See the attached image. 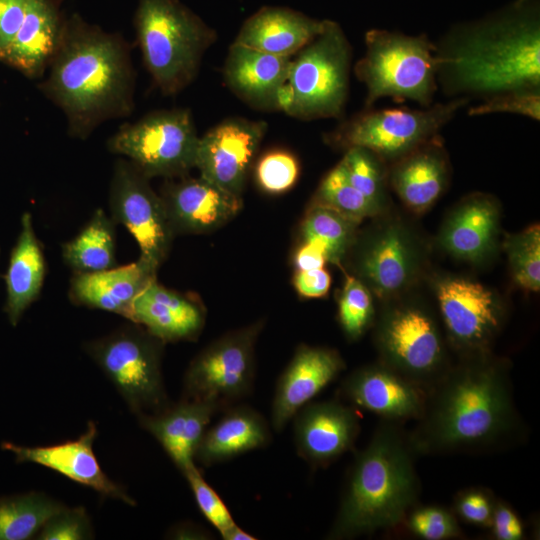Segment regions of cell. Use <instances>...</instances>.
Listing matches in <instances>:
<instances>
[{"label": "cell", "mask_w": 540, "mask_h": 540, "mask_svg": "<svg viewBox=\"0 0 540 540\" xmlns=\"http://www.w3.org/2000/svg\"><path fill=\"white\" fill-rule=\"evenodd\" d=\"M39 87L65 114L68 133L85 140L104 121L134 109L135 72L128 43L73 14Z\"/></svg>", "instance_id": "cell-3"}, {"label": "cell", "mask_w": 540, "mask_h": 540, "mask_svg": "<svg viewBox=\"0 0 540 540\" xmlns=\"http://www.w3.org/2000/svg\"><path fill=\"white\" fill-rule=\"evenodd\" d=\"M408 433L416 456L488 451L521 432L509 365L488 352L462 356L428 388Z\"/></svg>", "instance_id": "cell-2"}, {"label": "cell", "mask_w": 540, "mask_h": 540, "mask_svg": "<svg viewBox=\"0 0 540 540\" xmlns=\"http://www.w3.org/2000/svg\"><path fill=\"white\" fill-rule=\"evenodd\" d=\"M63 22L52 0H30L23 23L0 61L28 78L41 77L58 48Z\"/></svg>", "instance_id": "cell-26"}, {"label": "cell", "mask_w": 540, "mask_h": 540, "mask_svg": "<svg viewBox=\"0 0 540 540\" xmlns=\"http://www.w3.org/2000/svg\"><path fill=\"white\" fill-rule=\"evenodd\" d=\"M415 458L400 423L382 420L355 454L327 539H353L402 525L420 495Z\"/></svg>", "instance_id": "cell-4"}, {"label": "cell", "mask_w": 540, "mask_h": 540, "mask_svg": "<svg viewBox=\"0 0 540 540\" xmlns=\"http://www.w3.org/2000/svg\"><path fill=\"white\" fill-rule=\"evenodd\" d=\"M293 282L295 289L302 297L319 298L328 292L331 277L324 268L297 270Z\"/></svg>", "instance_id": "cell-47"}, {"label": "cell", "mask_w": 540, "mask_h": 540, "mask_svg": "<svg viewBox=\"0 0 540 540\" xmlns=\"http://www.w3.org/2000/svg\"><path fill=\"white\" fill-rule=\"evenodd\" d=\"M65 506L38 491L0 497V540L35 538L46 521Z\"/></svg>", "instance_id": "cell-33"}, {"label": "cell", "mask_w": 540, "mask_h": 540, "mask_svg": "<svg viewBox=\"0 0 540 540\" xmlns=\"http://www.w3.org/2000/svg\"><path fill=\"white\" fill-rule=\"evenodd\" d=\"M340 395L382 420L401 423L422 416L427 389L380 361L349 374L341 383Z\"/></svg>", "instance_id": "cell-16"}, {"label": "cell", "mask_w": 540, "mask_h": 540, "mask_svg": "<svg viewBox=\"0 0 540 540\" xmlns=\"http://www.w3.org/2000/svg\"><path fill=\"white\" fill-rule=\"evenodd\" d=\"M268 125L231 117L199 137L195 168L199 176L241 197Z\"/></svg>", "instance_id": "cell-14"}, {"label": "cell", "mask_w": 540, "mask_h": 540, "mask_svg": "<svg viewBox=\"0 0 540 540\" xmlns=\"http://www.w3.org/2000/svg\"><path fill=\"white\" fill-rule=\"evenodd\" d=\"M166 180L159 195L175 235L212 232L232 220L242 208L241 197L201 176Z\"/></svg>", "instance_id": "cell-18"}, {"label": "cell", "mask_w": 540, "mask_h": 540, "mask_svg": "<svg viewBox=\"0 0 540 540\" xmlns=\"http://www.w3.org/2000/svg\"><path fill=\"white\" fill-rule=\"evenodd\" d=\"M490 528L498 540H521L524 526L517 513L502 500H496Z\"/></svg>", "instance_id": "cell-46"}, {"label": "cell", "mask_w": 540, "mask_h": 540, "mask_svg": "<svg viewBox=\"0 0 540 540\" xmlns=\"http://www.w3.org/2000/svg\"><path fill=\"white\" fill-rule=\"evenodd\" d=\"M495 502L488 489H464L455 496L454 514L469 524L490 528Z\"/></svg>", "instance_id": "cell-44"}, {"label": "cell", "mask_w": 540, "mask_h": 540, "mask_svg": "<svg viewBox=\"0 0 540 540\" xmlns=\"http://www.w3.org/2000/svg\"><path fill=\"white\" fill-rule=\"evenodd\" d=\"M436 295L448 338L461 355L488 352L502 322L493 293L478 282L447 278L438 283Z\"/></svg>", "instance_id": "cell-15"}, {"label": "cell", "mask_w": 540, "mask_h": 540, "mask_svg": "<svg viewBox=\"0 0 540 540\" xmlns=\"http://www.w3.org/2000/svg\"><path fill=\"white\" fill-rule=\"evenodd\" d=\"M352 56L342 27L327 19L323 31L292 57L279 93L278 110L307 121L341 118L348 98Z\"/></svg>", "instance_id": "cell-6"}, {"label": "cell", "mask_w": 540, "mask_h": 540, "mask_svg": "<svg viewBox=\"0 0 540 540\" xmlns=\"http://www.w3.org/2000/svg\"><path fill=\"white\" fill-rule=\"evenodd\" d=\"M143 62L164 95L196 78L216 31L178 0H139L134 18Z\"/></svg>", "instance_id": "cell-5"}, {"label": "cell", "mask_w": 540, "mask_h": 540, "mask_svg": "<svg viewBox=\"0 0 540 540\" xmlns=\"http://www.w3.org/2000/svg\"><path fill=\"white\" fill-rule=\"evenodd\" d=\"M393 163L389 181L413 211L429 208L447 185L448 162L439 134Z\"/></svg>", "instance_id": "cell-27"}, {"label": "cell", "mask_w": 540, "mask_h": 540, "mask_svg": "<svg viewBox=\"0 0 540 540\" xmlns=\"http://www.w3.org/2000/svg\"><path fill=\"white\" fill-rule=\"evenodd\" d=\"M30 0H0V60L19 31Z\"/></svg>", "instance_id": "cell-45"}, {"label": "cell", "mask_w": 540, "mask_h": 540, "mask_svg": "<svg viewBox=\"0 0 540 540\" xmlns=\"http://www.w3.org/2000/svg\"><path fill=\"white\" fill-rule=\"evenodd\" d=\"M326 20L288 7L265 6L245 20L234 42L268 54L293 57L323 31Z\"/></svg>", "instance_id": "cell-25"}, {"label": "cell", "mask_w": 540, "mask_h": 540, "mask_svg": "<svg viewBox=\"0 0 540 540\" xmlns=\"http://www.w3.org/2000/svg\"><path fill=\"white\" fill-rule=\"evenodd\" d=\"M365 53L354 65L365 86L364 109L384 97L410 100L422 108L433 104L438 91L435 43L426 34L370 29Z\"/></svg>", "instance_id": "cell-7"}, {"label": "cell", "mask_w": 540, "mask_h": 540, "mask_svg": "<svg viewBox=\"0 0 540 540\" xmlns=\"http://www.w3.org/2000/svg\"><path fill=\"white\" fill-rule=\"evenodd\" d=\"M299 173L297 158L285 150L265 153L255 167L257 184L269 194H281L290 190L297 182Z\"/></svg>", "instance_id": "cell-39"}, {"label": "cell", "mask_w": 540, "mask_h": 540, "mask_svg": "<svg viewBox=\"0 0 540 540\" xmlns=\"http://www.w3.org/2000/svg\"><path fill=\"white\" fill-rule=\"evenodd\" d=\"M45 274V257L34 231L32 215L25 212L21 217L20 233L11 250L5 275L4 312L12 326L19 323L24 312L38 299Z\"/></svg>", "instance_id": "cell-29"}, {"label": "cell", "mask_w": 540, "mask_h": 540, "mask_svg": "<svg viewBox=\"0 0 540 540\" xmlns=\"http://www.w3.org/2000/svg\"><path fill=\"white\" fill-rule=\"evenodd\" d=\"M149 181L129 160L117 159L108 202L112 220L123 225L136 240L139 258L158 270L176 235L164 203Z\"/></svg>", "instance_id": "cell-13"}, {"label": "cell", "mask_w": 540, "mask_h": 540, "mask_svg": "<svg viewBox=\"0 0 540 540\" xmlns=\"http://www.w3.org/2000/svg\"><path fill=\"white\" fill-rule=\"evenodd\" d=\"M158 270L138 258L107 270L74 272L68 296L78 306L99 309L127 318L135 298L154 280Z\"/></svg>", "instance_id": "cell-23"}, {"label": "cell", "mask_w": 540, "mask_h": 540, "mask_svg": "<svg viewBox=\"0 0 540 540\" xmlns=\"http://www.w3.org/2000/svg\"><path fill=\"white\" fill-rule=\"evenodd\" d=\"M292 57L268 54L233 42L223 67L228 88L253 108L278 110Z\"/></svg>", "instance_id": "cell-22"}, {"label": "cell", "mask_w": 540, "mask_h": 540, "mask_svg": "<svg viewBox=\"0 0 540 540\" xmlns=\"http://www.w3.org/2000/svg\"><path fill=\"white\" fill-rule=\"evenodd\" d=\"M350 183L371 202L380 206L385 194L384 160L362 147H350L339 162Z\"/></svg>", "instance_id": "cell-36"}, {"label": "cell", "mask_w": 540, "mask_h": 540, "mask_svg": "<svg viewBox=\"0 0 540 540\" xmlns=\"http://www.w3.org/2000/svg\"><path fill=\"white\" fill-rule=\"evenodd\" d=\"M198 141L190 110L177 108L153 111L123 124L109 138L107 148L149 179H174L195 168Z\"/></svg>", "instance_id": "cell-10"}, {"label": "cell", "mask_w": 540, "mask_h": 540, "mask_svg": "<svg viewBox=\"0 0 540 540\" xmlns=\"http://www.w3.org/2000/svg\"><path fill=\"white\" fill-rule=\"evenodd\" d=\"M217 412L219 409L210 403L181 398L157 413L137 419L184 474L195 465L196 449Z\"/></svg>", "instance_id": "cell-24"}, {"label": "cell", "mask_w": 540, "mask_h": 540, "mask_svg": "<svg viewBox=\"0 0 540 540\" xmlns=\"http://www.w3.org/2000/svg\"><path fill=\"white\" fill-rule=\"evenodd\" d=\"M94 538L92 522L82 506L67 507L52 515L40 529L37 540H87Z\"/></svg>", "instance_id": "cell-42"}, {"label": "cell", "mask_w": 540, "mask_h": 540, "mask_svg": "<svg viewBox=\"0 0 540 540\" xmlns=\"http://www.w3.org/2000/svg\"><path fill=\"white\" fill-rule=\"evenodd\" d=\"M293 418L296 451L314 467H325L354 448L360 433L357 412L339 400L309 402Z\"/></svg>", "instance_id": "cell-19"}, {"label": "cell", "mask_w": 540, "mask_h": 540, "mask_svg": "<svg viewBox=\"0 0 540 540\" xmlns=\"http://www.w3.org/2000/svg\"><path fill=\"white\" fill-rule=\"evenodd\" d=\"M512 273L517 284L529 291L540 289V228L532 225L506 242Z\"/></svg>", "instance_id": "cell-37"}, {"label": "cell", "mask_w": 540, "mask_h": 540, "mask_svg": "<svg viewBox=\"0 0 540 540\" xmlns=\"http://www.w3.org/2000/svg\"><path fill=\"white\" fill-rule=\"evenodd\" d=\"M220 536L224 540H256L257 539V537L243 530L236 523L230 528H228L226 531H224L222 534H220Z\"/></svg>", "instance_id": "cell-50"}, {"label": "cell", "mask_w": 540, "mask_h": 540, "mask_svg": "<svg viewBox=\"0 0 540 540\" xmlns=\"http://www.w3.org/2000/svg\"><path fill=\"white\" fill-rule=\"evenodd\" d=\"M344 368L345 363L337 351L300 345L276 383L271 405L273 430L281 432Z\"/></svg>", "instance_id": "cell-20"}, {"label": "cell", "mask_w": 540, "mask_h": 540, "mask_svg": "<svg viewBox=\"0 0 540 540\" xmlns=\"http://www.w3.org/2000/svg\"><path fill=\"white\" fill-rule=\"evenodd\" d=\"M115 222L98 208L81 231L61 247L64 262L77 273H91L115 267Z\"/></svg>", "instance_id": "cell-32"}, {"label": "cell", "mask_w": 540, "mask_h": 540, "mask_svg": "<svg viewBox=\"0 0 540 540\" xmlns=\"http://www.w3.org/2000/svg\"><path fill=\"white\" fill-rule=\"evenodd\" d=\"M414 266L412 249L404 233L388 227L374 235L357 259L359 277L380 296L392 294L409 281Z\"/></svg>", "instance_id": "cell-30"}, {"label": "cell", "mask_w": 540, "mask_h": 540, "mask_svg": "<svg viewBox=\"0 0 540 540\" xmlns=\"http://www.w3.org/2000/svg\"><path fill=\"white\" fill-rule=\"evenodd\" d=\"M435 47L438 90L451 99L540 92V0L457 23Z\"/></svg>", "instance_id": "cell-1"}, {"label": "cell", "mask_w": 540, "mask_h": 540, "mask_svg": "<svg viewBox=\"0 0 540 540\" xmlns=\"http://www.w3.org/2000/svg\"><path fill=\"white\" fill-rule=\"evenodd\" d=\"M164 344L131 322L86 342L84 350L138 418L170 404L162 375Z\"/></svg>", "instance_id": "cell-8"}, {"label": "cell", "mask_w": 540, "mask_h": 540, "mask_svg": "<svg viewBox=\"0 0 540 540\" xmlns=\"http://www.w3.org/2000/svg\"><path fill=\"white\" fill-rule=\"evenodd\" d=\"M327 262L323 251L314 244L303 243L294 256V264L297 270H314L324 268Z\"/></svg>", "instance_id": "cell-48"}, {"label": "cell", "mask_w": 540, "mask_h": 540, "mask_svg": "<svg viewBox=\"0 0 540 540\" xmlns=\"http://www.w3.org/2000/svg\"><path fill=\"white\" fill-rule=\"evenodd\" d=\"M97 435V425L90 421L84 433L74 440L33 447L3 442L1 448L13 453L17 463L44 466L97 491L104 497L121 500L131 506L136 505L125 488L110 479L101 468L93 449Z\"/></svg>", "instance_id": "cell-17"}, {"label": "cell", "mask_w": 540, "mask_h": 540, "mask_svg": "<svg viewBox=\"0 0 540 540\" xmlns=\"http://www.w3.org/2000/svg\"><path fill=\"white\" fill-rule=\"evenodd\" d=\"M372 298L367 286L358 278H346L339 299V321L350 340L360 338L373 319Z\"/></svg>", "instance_id": "cell-38"}, {"label": "cell", "mask_w": 540, "mask_h": 540, "mask_svg": "<svg viewBox=\"0 0 540 540\" xmlns=\"http://www.w3.org/2000/svg\"><path fill=\"white\" fill-rule=\"evenodd\" d=\"M170 536L174 539H210L211 534L193 523H181L171 529Z\"/></svg>", "instance_id": "cell-49"}, {"label": "cell", "mask_w": 540, "mask_h": 540, "mask_svg": "<svg viewBox=\"0 0 540 540\" xmlns=\"http://www.w3.org/2000/svg\"><path fill=\"white\" fill-rule=\"evenodd\" d=\"M357 224L335 209L315 202L302 224V242L316 245L327 262L338 264L353 244Z\"/></svg>", "instance_id": "cell-34"}, {"label": "cell", "mask_w": 540, "mask_h": 540, "mask_svg": "<svg viewBox=\"0 0 540 540\" xmlns=\"http://www.w3.org/2000/svg\"><path fill=\"white\" fill-rule=\"evenodd\" d=\"M403 524L415 536L426 540H445L462 535L454 512L436 505L413 507Z\"/></svg>", "instance_id": "cell-40"}, {"label": "cell", "mask_w": 540, "mask_h": 540, "mask_svg": "<svg viewBox=\"0 0 540 540\" xmlns=\"http://www.w3.org/2000/svg\"><path fill=\"white\" fill-rule=\"evenodd\" d=\"M469 101L453 98L421 109L367 108L340 124L327 140L344 149L366 148L384 161L395 162L438 135Z\"/></svg>", "instance_id": "cell-9"}, {"label": "cell", "mask_w": 540, "mask_h": 540, "mask_svg": "<svg viewBox=\"0 0 540 540\" xmlns=\"http://www.w3.org/2000/svg\"><path fill=\"white\" fill-rule=\"evenodd\" d=\"M272 440L263 415L248 405H233L206 429L194 460L203 466L228 461L246 452L264 448Z\"/></svg>", "instance_id": "cell-28"}, {"label": "cell", "mask_w": 540, "mask_h": 540, "mask_svg": "<svg viewBox=\"0 0 540 540\" xmlns=\"http://www.w3.org/2000/svg\"><path fill=\"white\" fill-rule=\"evenodd\" d=\"M375 338L381 362L427 390L450 365L437 322L420 307L389 309L377 325Z\"/></svg>", "instance_id": "cell-12"}, {"label": "cell", "mask_w": 540, "mask_h": 540, "mask_svg": "<svg viewBox=\"0 0 540 540\" xmlns=\"http://www.w3.org/2000/svg\"><path fill=\"white\" fill-rule=\"evenodd\" d=\"M493 113H510L540 119V92L518 91L500 94L485 100L468 110L469 116Z\"/></svg>", "instance_id": "cell-43"}, {"label": "cell", "mask_w": 540, "mask_h": 540, "mask_svg": "<svg viewBox=\"0 0 540 540\" xmlns=\"http://www.w3.org/2000/svg\"><path fill=\"white\" fill-rule=\"evenodd\" d=\"M262 328L259 321L228 332L201 350L184 373L181 398L219 411L246 398L254 386L255 344Z\"/></svg>", "instance_id": "cell-11"}, {"label": "cell", "mask_w": 540, "mask_h": 540, "mask_svg": "<svg viewBox=\"0 0 540 540\" xmlns=\"http://www.w3.org/2000/svg\"><path fill=\"white\" fill-rule=\"evenodd\" d=\"M183 476L190 486L199 510L219 534L235 524L229 509L214 488L207 483L196 465L189 468Z\"/></svg>", "instance_id": "cell-41"}, {"label": "cell", "mask_w": 540, "mask_h": 540, "mask_svg": "<svg viewBox=\"0 0 540 540\" xmlns=\"http://www.w3.org/2000/svg\"><path fill=\"white\" fill-rule=\"evenodd\" d=\"M315 202L331 207L358 223L379 208L350 183L340 163L321 181Z\"/></svg>", "instance_id": "cell-35"}, {"label": "cell", "mask_w": 540, "mask_h": 540, "mask_svg": "<svg viewBox=\"0 0 540 540\" xmlns=\"http://www.w3.org/2000/svg\"><path fill=\"white\" fill-rule=\"evenodd\" d=\"M164 343L192 341L205 324V310L193 296L152 281L133 301L127 318Z\"/></svg>", "instance_id": "cell-21"}, {"label": "cell", "mask_w": 540, "mask_h": 540, "mask_svg": "<svg viewBox=\"0 0 540 540\" xmlns=\"http://www.w3.org/2000/svg\"><path fill=\"white\" fill-rule=\"evenodd\" d=\"M497 224L494 201L482 194L473 195L449 218L441 236L442 245L456 257L478 260L490 250Z\"/></svg>", "instance_id": "cell-31"}, {"label": "cell", "mask_w": 540, "mask_h": 540, "mask_svg": "<svg viewBox=\"0 0 540 540\" xmlns=\"http://www.w3.org/2000/svg\"><path fill=\"white\" fill-rule=\"evenodd\" d=\"M516 2H529V1H536V0H514Z\"/></svg>", "instance_id": "cell-51"}]
</instances>
